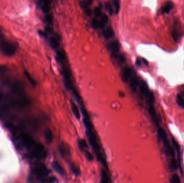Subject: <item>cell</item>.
I'll return each mask as SVG.
<instances>
[{"label":"cell","mask_w":184,"mask_h":183,"mask_svg":"<svg viewBox=\"0 0 184 183\" xmlns=\"http://www.w3.org/2000/svg\"><path fill=\"white\" fill-rule=\"evenodd\" d=\"M17 50V46L14 43L7 40L3 37L0 39V52L3 55L8 57L13 56Z\"/></svg>","instance_id":"obj_1"},{"label":"cell","mask_w":184,"mask_h":183,"mask_svg":"<svg viewBox=\"0 0 184 183\" xmlns=\"http://www.w3.org/2000/svg\"><path fill=\"white\" fill-rule=\"evenodd\" d=\"M30 153L33 157L37 159L40 160L46 158L47 153L43 145L40 143H37L32 149L30 150Z\"/></svg>","instance_id":"obj_2"},{"label":"cell","mask_w":184,"mask_h":183,"mask_svg":"<svg viewBox=\"0 0 184 183\" xmlns=\"http://www.w3.org/2000/svg\"><path fill=\"white\" fill-rule=\"evenodd\" d=\"M18 137L23 146L30 151L36 143L34 139L26 133H21Z\"/></svg>","instance_id":"obj_3"},{"label":"cell","mask_w":184,"mask_h":183,"mask_svg":"<svg viewBox=\"0 0 184 183\" xmlns=\"http://www.w3.org/2000/svg\"><path fill=\"white\" fill-rule=\"evenodd\" d=\"M34 171L35 174L36 175L37 178L41 182H44L45 178L48 174L46 167L42 163H39L36 165Z\"/></svg>","instance_id":"obj_4"},{"label":"cell","mask_w":184,"mask_h":183,"mask_svg":"<svg viewBox=\"0 0 184 183\" xmlns=\"http://www.w3.org/2000/svg\"><path fill=\"white\" fill-rule=\"evenodd\" d=\"M87 135L88 137L90 145L93 148L96 156L101 155L100 153V148L99 145L97 142L96 137L93 133L92 132V131H87Z\"/></svg>","instance_id":"obj_5"},{"label":"cell","mask_w":184,"mask_h":183,"mask_svg":"<svg viewBox=\"0 0 184 183\" xmlns=\"http://www.w3.org/2000/svg\"><path fill=\"white\" fill-rule=\"evenodd\" d=\"M149 113L151 117L152 120L154 122V123H155L156 126H158L159 123V117H158L157 115L156 110L154 109V106L153 105H151L148 110Z\"/></svg>","instance_id":"obj_6"},{"label":"cell","mask_w":184,"mask_h":183,"mask_svg":"<svg viewBox=\"0 0 184 183\" xmlns=\"http://www.w3.org/2000/svg\"><path fill=\"white\" fill-rule=\"evenodd\" d=\"M174 7V4L171 1H169L162 7L161 10V13L163 14L164 13H169Z\"/></svg>","instance_id":"obj_7"},{"label":"cell","mask_w":184,"mask_h":183,"mask_svg":"<svg viewBox=\"0 0 184 183\" xmlns=\"http://www.w3.org/2000/svg\"><path fill=\"white\" fill-rule=\"evenodd\" d=\"M38 4L42 9L44 13H48L50 10V4L49 1H38Z\"/></svg>","instance_id":"obj_8"},{"label":"cell","mask_w":184,"mask_h":183,"mask_svg":"<svg viewBox=\"0 0 184 183\" xmlns=\"http://www.w3.org/2000/svg\"><path fill=\"white\" fill-rule=\"evenodd\" d=\"M109 48L114 53H118L120 50V44L117 41H114L108 44Z\"/></svg>","instance_id":"obj_9"},{"label":"cell","mask_w":184,"mask_h":183,"mask_svg":"<svg viewBox=\"0 0 184 183\" xmlns=\"http://www.w3.org/2000/svg\"><path fill=\"white\" fill-rule=\"evenodd\" d=\"M131 76V69L128 67H126L124 68V72H123V74L122 75V80H123V81L127 82L128 81Z\"/></svg>","instance_id":"obj_10"},{"label":"cell","mask_w":184,"mask_h":183,"mask_svg":"<svg viewBox=\"0 0 184 183\" xmlns=\"http://www.w3.org/2000/svg\"><path fill=\"white\" fill-rule=\"evenodd\" d=\"M52 168L54 169L60 175H64L65 174V171L62 168V167L60 166V165L59 164L58 162L54 161L52 164Z\"/></svg>","instance_id":"obj_11"},{"label":"cell","mask_w":184,"mask_h":183,"mask_svg":"<svg viewBox=\"0 0 184 183\" xmlns=\"http://www.w3.org/2000/svg\"><path fill=\"white\" fill-rule=\"evenodd\" d=\"M102 34L103 37H104L105 39H108L114 37V32L113 29H111V27H108V28L105 29V30L103 31Z\"/></svg>","instance_id":"obj_12"},{"label":"cell","mask_w":184,"mask_h":183,"mask_svg":"<svg viewBox=\"0 0 184 183\" xmlns=\"http://www.w3.org/2000/svg\"><path fill=\"white\" fill-rule=\"evenodd\" d=\"M71 107L74 115H75L76 118H77V119H79L80 118V115L79 110H78V108L77 106V105H76L72 101H71Z\"/></svg>","instance_id":"obj_13"},{"label":"cell","mask_w":184,"mask_h":183,"mask_svg":"<svg viewBox=\"0 0 184 183\" xmlns=\"http://www.w3.org/2000/svg\"><path fill=\"white\" fill-rule=\"evenodd\" d=\"M172 36L175 42H178L179 41L180 38H181V34L178 32V30L176 29H173L172 32Z\"/></svg>","instance_id":"obj_14"},{"label":"cell","mask_w":184,"mask_h":183,"mask_svg":"<svg viewBox=\"0 0 184 183\" xmlns=\"http://www.w3.org/2000/svg\"><path fill=\"white\" fill-rule=\"evenodd\" d=\"M158 135L160 137V139L162 140V141H163L164 140L167 139V136H166V133L165 132V130H164L162 127H159L157 130Z\"/></svg>","instance_id":"obj_15"},{"label":"cell","mask_w":184,"mask_h":183,"mask_svg":"<svg viewBox=\"0 0 184 183\" xmlns=\"http://www.w3.org/2000/svg\"><path fill=\"white\" fill-rule=\"evenodd\" d=\"M140 92H142V94H143L144 96H145L146 97L148 98L151 91H149L147 86L145 85H144V84H142V85H141L140 86Z\"/></svg>","instance_id":"obj_16"},{"label":"cell","mask_w":184,"mask_h":183,"mask_svg":"<svg viewBox=\"0 0 184 183\" xmlns=\"http://www.w3.org/2000/svg\"><path fill=\"white\" fill-rule=\"evenodd\" d=\"M45 136L46 141L48 143H51L53 140V134L50 129H48L45 132Z\"/></svg>","instance_id":"obj_17"},{"label":"cell","mask_w":184,"mask_h":183,"mask_svg":"<svg viewBox=\"0 0 184 183\" xmlns=\"http://www.w3.org/2000/svg\"><path fill=\"white\" fill-rule=\"evenodd\" d=\"M176 101H177V103L178 104V105L184 109V98L182 97L181 94H177V98H176Z\"/></svg>","instance_id":"obj_18"},{"label":"cell","mask_w":184,"mask_h":183,"mask_svg":"<svg viewBox=\"0 0 184 183\" xmlns=\"http://www.w3.org/2000/svg\"><path fill=\"white\" fill-rule=\"evenodd\" d=\"M49 43H50V46H51V47L53 49L55 50V49L58 48V43L57 40V39L55 38H54V37L51 38L49 40Z\"/></svg>","instance_id":"obj_19"},{"label":"cell","mask_w":184,"mask_h":183,"mask_svg":"<svg viewBox=\"0 0 184 183\" xmlns=\"http://www.w3.org/2000/svg\"><path fill=\"white\" fill-rule=\"evenodd\" d=\"M83 122L84 125L85 126V127H86V128H87V131H92L93 127V125H92L91 121H89V120L84 118Z\"/></svg>","instance_id":"obj_20"},{"label":"cell","mask_w":184,"mask_h":183,"mask_svg":"<svg viewBox=\"0 0 184 183\" xmlns=\"http://www.w3.org/2000/svg\"><path fill=\"white\" fill-rule=\"evenodd\" d=\"M101 183H109L108 177L106 172H105V170H102L101 171Z\"/></svg>","instance_id":"obj_21"},{"label":"cell","mask_w":184,"mask_h":183,"mask_svg":"<svg viewBox=\"0 0 184 183\" xmlns=\"http://www.w3.org/2000/svg\"><path fill=\"white\" fill-rule=\"evenodd\" d=\"M64 81H65V85L66 87L67 88L68 90H74L73 84V83H72L71 78H70V79H65Z\"/></svg>","instance_id":"obj_22"},{"label":"cell","mask_w":184,"mask_h":183,"mask_svg":"<svg viewBox=\"0 0 184 183\" xmlns=\"http://www.w3.org/2000/svg\"><path fill=\"white\" fill-rule=\"evenodd\" d=\"M25 75L26 76V78H28V80H29V81L30 82V83L32 84L33 86H36V82L35 81V80L32 77V76H31V75L30 74L29 72H27V71H25Z\"/></svg>","instance_id":"obj_23"},{"label":"cell","mask_w":184,"mask_h":183,"mask_svg":"<svg viewBox=\"0 0 184 183\" xmlns=\"http://www.w3.org/2000/svg\"><path fill=\"white\" fill-rule=\"evenodd\" d=\"M139 81L138 80L136 77H133L131 78L130 83V86L131 88H132L134 89H135L136 86L138 85Z\"/></svg>","instance_id":"obj_24"},{"label":"cell","mask_w":184,"mask_h":183,"mask_svg":"<svg viewBox=\"0 0 184 183\" xmlns=\"http://www.w3.org/2000/svg\"><path fill=\"white\" fill-rule=\"evenodd\" d=\"M62 74L64 77L65 79H70L71 78V74L69 70L67 69H64L62 71Z\"/></svg>","instance_id":"obj_25"},{"label":"cell","mask_w":184,"mask_h":183,"mask_svg":"<svg viewBox=\"0 0 184 183\" xmlns=\"http://www.w3.org/2000/svg\"><path fill=\"white\" fill-rule=\"evenodd\" d=\"M92 2H93L92 1H89V0H88V1H83L80 2V4L82 8H83L84 9H86V8H87L88 7L91 5L92 3Z\"/></svg>","instance_id":"obj_26"},{"label":"cell","mask_w":184,"mask_h":183,"mask_svg":"<svg viewBox=\"0 0 184 183\" xmlns=\"http://www.w3.org/2000/svg\"><path fill=\"white\" fill-rule=\"evenodd\" d=\"M45 20L48 25L51 24L53 21V17L52 15H51L50 13H47L45 16Z\"/></svg>","instance_id":"obj_27"},{"label":"cell","mask_w":184,"mask_h":183,"mask_svg":"<svg viewBox=\"0 0 184 183\" xmlns=\"http://www.w3.org/2000/svg\"><path fill=\"white\" fill-rule=\"evenodd\" d=\"M171 183H181L179 177L177 174H174L172 176Z\"/></svg>","instance_id":"obj_28"},{"label":"cell","mask_w":184,"mask_h":183,"mask_svg":"<svg viewBox=\"0 0 184 183\" xmlns=\"http://www.w3.org/2000/svg\"><path fill=\"white\" fill-rule=\"evenodd\" d=\"M71 168L72 171L74 173V174L75 175H79L80 174V169L79 168L75 166V165L74 164H72L71 165Z\"/></svg>","instance_id":"obj_29"},{"label":"cell","mask_w":184,"mask_h":183,"mask_svg":"<svg viewBox=\"0 0 184 183\" xmlns=\"http://www.w3.org/2000/svg\"><path fill=\"white\" fill-rule=\"evenodd\" d=\"M171 166L172 169L174 170H177L178 169V163L175 158H172L171 161Z\"/></svg>","instance_id":"obj_30"},{"label":"cell","mask_w":184,"mask_h":183,"mask_svg":"<svg viewBox=\"0 0 184 183\" xmlns=\"http://www.w3.org/2000/svg\"><path fill=\"white\" fill-rule=\"evenodd\" d=\"M79 146L81 150H83L84 148H87V145L86 141L84 140H82L79 141Z\"/></svg>","instance_id":"obj_31"},{"label":"cell","mask_w":184,"mask_h":183,"mask_svg":"<svg viewBox=\"0 0 184 183\" xmlns=\"http://www.w3.org/2000/svg\"><path fill=\"white\" fill-rule=\"evenodd\" d=\"M172 143H173L174 147H175V148L176 149V150L179 152L180 150V145H179V143H178V142L176 141V140H175L173 138L172 140Z\"/></svg>","instance_id":"obj_32"},{"label":"cell","mask_w":184,"mask_h":183,"mask_svg":"<svg viewBox=\"0 0 184 183\" xmlns=\"http://www.w3.org/2000/svg\"><path fill=\"white\" fill-rule=\"evenodd\" d=\"M57 55L58 58L59 59H60L61 61H64L65 60V56L63 53H62L61 51H58L57 52Z\"/></svg>","instance_id":"obj_33"},{"label":"cell","mask_w":184,"mask_h":183,"mask_svg":"<svg viewBox=\"0 0 184 183\" xmlns=\"http://www.w3.org/2000/svg\"><path fill=\"white\" fill-rule=\"evenodd\" d=\"M101 21L104 24L108 22V17L105 14H102L101 16Z\"/></svg>","instance_id":"obj_34"},{"label":"cell","mask_w":184,"mask_h":183,"mask_svg":"<svg viewBox=\"0 0 184 183\" xmlns=\"http://www.w3.org/2000/svg\"><path fill=\"white\" fill-rule=\"evenodd\" d=\"M92 26L95 29L99 28V25H100V21H99L97 19H93L92 21Z\"/></svg>","instance_id":"obj_35"},{"label":"cell","mask_w":184,"mask_h":183,"mask_svg":"<svg viewBox=\"0 0 184 183\" xmlns=\"http://www.w3.org/2000/svg\"><path fill=\"white\" fill-rule=\"evenodd\" d=\"M148 98L149 102L151 104H153L154 103V102H155V99H154V96L153 92H150V94Z\"/></svg>","instance_id":"obj_36"},{"label":"cell","mask_w":184,"mask_h":183,"mask_svg":"<svg viewBox=\"0 0 184 183\" xmlns=\"http://www.w3.org/2000/svg\"><path fill=\"white\" fill-rule=\"evenodd\" d=\"M105 7L106 8V9L107 10L108 12L110 15H112L113 13V10L112 9V7H111V4L109 3H106L105 4Z\"/></svg>","instance_id":"obj_37"},{"label":"cell","mask_w":184,"mask_h":183,"mask_svg":"<svg viewBox=\"0 0 184 183\" xmlns=\"http://www.w3.org/2000/svg\"><path fill=\"white\" fill-rule=\"evenodd\" d=\"M59 151H60V154H61L62 156L64 157L66 155V150L65 148L63 145H60L59 147Z\"/></svg>","instance_id":"obj_38"},{"label":"cell","mask_w":184,"mask_h":183,"mask_svg":"<svg viewBox=\"0 0 184 183\" xmlns=\"http://www.w3.org/2000/svg\"><path fill=\"white\" fill-rule=\"evenodd\" d=\"M85 156L86 157L88 160L89 161H92L93 159V157L92 156V155L91 153H89V151H88L87 150H85Z\"/></svg>","instance_id":"obj_39"},{"label":"cell","mask_w":184,"mask_h":183,"mask_svg":"<svg viewBox=\"0 0 184 183\" xmlns=\"http://www.w3.org/2000/svg\"><path fill=\"white\" fill-rule=\"evenodd\" d=\"M114 3L116 13H118L119 10H120V2L118 1H114Z\"/></svg>","instance_id":"obj_40"},{"label":"cell","mask_w":184,"mask_h":183,"mask_svg":"<svg viewBox=\"0 0 184 183\" xmlns=\"http://www.w3.org/2000/svg\"><path fill=\"white\" fill-rule=\"evenodd\" d=\"M94 14L96 17H100L101 16V10L99 7H96L95 8Z\"/></svg>","instance_id":"obj_41"},{"label":"cell","mask_w":184,"mask_h":183,"mask_svg":"<svg viewBox=\"0 0 184 183\" xmlns=\"http://www.w3.org/2000/svg\"><path fill=\"white\" fill-rule=\"evenodd\" d=\"M81 112H82V113H83V115L84 117H85V119H89V116H88V114L87 112L84 109H81Z\"/></svg>","instance_id":"obj_42"},{"label":"cell","mask_w":184,"mask_h":183,"mask_svg":"<svg viewBox=\"0 0 184 183\" xmlns=\"http://www.w3.org/2000/svg\"><path fill=\"white\" fill-rule=\"evenodd\" d=\"M85 13L87 16H91L92 14V10L91 9H89V8H86L85 9Z\"/></svg>","instance_id":"obj_43"},{"label":"cell","mask_w":184,"mask_h":183,"mask_svg":"<svg viewBox=\"0 0 184 183\" xmlns=\"http://www.w3.org/2000/svg\"><path fill=\"white\" fill-rule=\"evenodd\" d=\"M118 58L121 62H123L126 61V58H125V56L124 55H120V56H119Z\"/></svg>","instance_id":"obj_44"},{"label":"cell","mask_w":184,"mask_h":183,"mask_svg":"<svg viewBox=\"0 0 184 183\" xmlns=\"http://www.w3.org/2000/svg\"><path fill=\"white\" fill-rule=\"evenodd\" d=\"M45 31L46 33H50L52 32V29L51 28L50 26H47L45 28Z\"/></svg>","instance_id":"obj_45"},{"label":"cell","mask_w":184,"mask_h":183,"mask_svg":"<svg viewBox=\"0 0 184 183\" xmlns=\"http://www.w3.org/2000/svg\"><path fill=\"white\" fill-rule=\"evenodd\" d=\"M136 64L137 65V66H140L142 64V62L141 60H140V59H137L136 61Z\"/></svg>","instance_id":"obj_46"},{"label":"cell","mask_w":184,"mask_h":183,"mask_svg":"<svg viewBox=\"0 0 184 183\" xmlns=\"http://www.w3.org/2000/svg\"><path fill=\"white\" fill-rule=\"evenodd\" d=\"M142 60H143V62H144V64H145L146 65V66H148V65H149V62H148V61L147 60H145V59H142Z\"/></svg>","instance_id":"obj_47"},{"label":"cell","mask_w":184,"mask_h":183,"mask_svg":"<svg viewBox=\"0 0 184 183\" xmlns=\"http://www.w3.org/2000/svg\"><path fill=\"white\" fill-rule=\"evenodd\" d=\"M55 179H56V178H54V177H51V178L50 179V181L51 183H54V180H55Z\"/></svg>","instance_id":"obj_48"},{"label":"cell","mask_w":184,"mask_h":183,"mask_svg":"<svg viewBox=\"0 0 184 183\" xmlns=\"http://www.w3.org/2000/svg\"><path fill=\"white\" fill-rule=\"evenodd\" d=\"M3 37H4V35L2 33V31L0 30V39H1V38H3Z\"/></svg>","instance_id":"obj_49"}]
</instances>
